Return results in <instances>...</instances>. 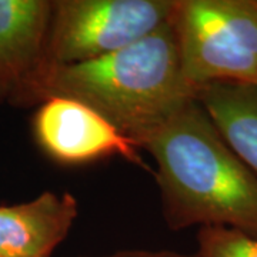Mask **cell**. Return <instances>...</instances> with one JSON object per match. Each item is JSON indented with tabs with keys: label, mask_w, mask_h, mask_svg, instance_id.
Returning a JSON list of instances; mask_svg holds the SVG:
<instances>
[{
	"label": "cell",
	"mask_w": 257,
	"mask_h": 257,
	"mask_svg": "<svg viewBox=\"0 0 257 257\" xmlns=\"http://www.w3.org/2000/svg\"><path fill=\"white\" fill-rule=\"evenodd\" d=\"M199 257H257V237L223 226H203L197 231Z\"/></svg>",
	"instance_id": "obj_9"
},
{
	"label": "cell",
	"mask_w": 257,
	"mask_h": 257,
	"mask_svg": "<svg viewBox=\"0 0 257 257\" xmlns=\"http://www.w3.org/2000/svg\"><path fill=\"white\" fill-rule=\"evenodd\" d=\"M33 136L47 156L60 165H84L119 156L149 170L136 142L82 101L52 97L39 104L33 116Z\"/></svg>",
	"instance_id": "obj_5"
},
{
	"label": "cell",
	"mask_w": 257,
	"mask_h": 257,
	"mask_svg": "<svg viewBox=\"0 0 257 257\" xmlns=\"http://www.w3.org/2000/svg\"><path fill=\"white\" fill-rule=\"evenodd\" d=\"M70 193L43 192L15 206H0V257H52L77 217Z\"/></svg>",
	"instance_id": "obj_7"
},
{
	"label": "cell",
	"mask_w": 257,
	"mask_h": 257,
	"mask_svg": "<svg viewBox=\"0 0 257 257\" xmlns=\"http://www.w3.org/2000/svg\"><path fill=\"white\" fill-rule=\"evenodd\" d=\"M175 3L176 0H55L43 67L82 63L130 46L167 23Z\"/></svg>",
	"instance_id": "obj_4"
},
{
	"label": "cell",
	"mask_w": 257,
	"mask_h": 257,
	"mask_svg": "<svg viewBox=\"0 0 257 257\" xmlns=\"http://www.w3.org/2000/svg\"><path fill=\"white\" fill-rule=\"evenodd\" d=\"M233 152L257 175V87L213 83L196 92Z\"/></svg>",
	"instance_id": "obj_8"
},
{
	"label": "cell",
	"mask_w": 257,
	"mask_h": 257,
	"mask_svg": "<svg viewBox=\"0 0 257 257\" xmlns=\"http://www.w3.org/2000/svg\"><path fill=\"white\" fill-rule=\"evenodd\" d=\"M50 0H0V106L22 107L45 63Z\"/></svg>",
	"instance_id": "obj_6"
},
{
	"label": "cell",
	"mask_w": 257,
	"mask_h": 257,
	"mask_svg": "<svg viewBox=\"0 0 257 257\" xmlns=\"http://www.w3.org/2000/svg\"><path fill=\"white\" fill-rule=\"evenodd\" d=\"M67 97L92 107L140 145L196 90L184 79L170 20L136 43L74 64L46 66L36 74L22 107Z\"/></svg>",
	"instance_id": "obj_1"
},
{
	"label": "cell",
	"mask_w": 257,
	"mask_h": 257,
	"mask_svg": "<svg viewBox=\"0 0 257 257\" xmlns=\"http://www.w3.org/2000/svg\"><path fill=\"white\" fill-rule=\"evenodd\" d=\"M156 160L166 224L223 226L257 237V175L196 99L140 145Z\"/></svg>",
	"instance_id": "obj_2"
},
{
	"label": "cell",
	"mask_w": 257,
	"mask_h": 257,
	"mask_svg": "<svg viewBox=\"0 0 257 257\" xmlns=\"http://www.w3.org/2000/svg\"><path fill=\"white\" fill-rule=\"evenodd\" d=\"M83 257H199L196 253L193 254H186V253H179L173 250H142V248H135V250H121L106 256H83Z\"/></svg>",
	"instance_id": "obj_10"
},
{
	"label": "cell",
	"mask_w": 257,
	"mask_h": 257,
	"mask_svg": "<svg viewBox=\"0 0 257 257\" xmlns=\"http://www.w3.org/2000/svg\"><path fill=\"white\" fill-rule=\"evenodd\" d=\"M184 79L257 87V0H176L170 18Z\"/></svg>",
	"instance_id": "obj_3"
}]
</instances>
